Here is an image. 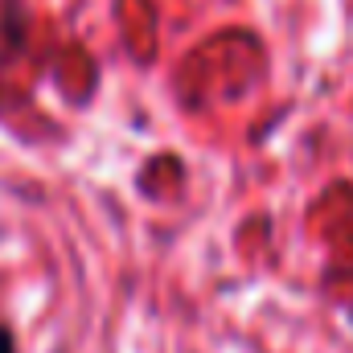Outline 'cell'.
Here are the masks:
<instances>
[{
    "mask_svg": "<svg viewBox=\"0 0 353 353\" xmlns=\"http://www.w3.org/2000/svg\"><path fill=\"white\" fill-rule=\"evenodd\" d=\"M345 321H350V329H353V304H350V308H345Z\"/></svg>",
    "mask_w": 353,
    "mask_h": 353,
    "instance_id": "cell-2",
    "label": "cell"
},
{
    "mask_svg": "<svg viewBox=\"0 0 353 353\" xmlns=\"http://www.w3.org/2000/svg\"><path fill=\"white\" fill-rule=\"evenodd\" d=\"M0 353H21L17 350V337H12V329L0 321Z\"/></svg>",
    "mask_w": 353,
    "mask_h": 353,
    "instance_id": "cell-1",
    "label": "cell"
}]
</instances>
